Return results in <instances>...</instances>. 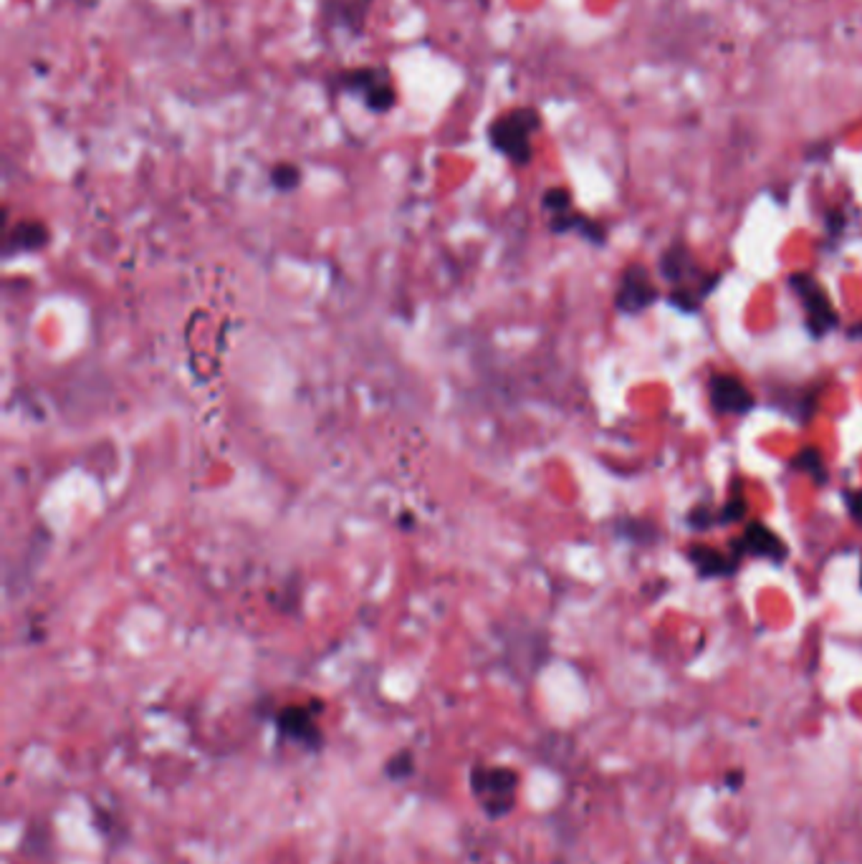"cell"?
<instances>
[{
    "instance_id": "1",
    "label": "cell",
    "mask_w": 862,
    "mask_h": 864,
    "mask_svg": "<svg viewBox=\"0 0 862 864\" xmlns=\"http://www.w3.org/2000/svg\"><path fill=\"white\" fill-rule=\"evenodd\" d=\"M542 130V114L531 106L511 109L488 127V142L514 165H529L534 157L531 137Z\"/></svg>"
},
{
    "instance_id": "2",
    "label": "cell",
    "mask_w": 862,
    "mask_h": 864,
    "mask_svg": "<svg viewBox=\"0 0 862 864\" xmlns=\"http://www.w3.org/2000/svg\"><path fill=\"white\" fill-rule=\"evenodd\" d=\"M471 791L483 814L501 819L516 806L518 774L509 766H476L471 771Z\"/></svg>"
},
{
    "instance_id": "3",
    "label": "cell",
    "mask_w": 862,
    "mask_h": 864,
    "mask_svg": "<svg viewBox=\"0 0 862 864\" xmlns=\"http://www.w3.org/2000/svg\"><path fill=\"white\" fill-rule=\"evenodd\" d=\"M319 713H321V703H312V705H304V703L283 705L281 711L276 713V718H273V726H276L279 738L289 741V743L314 748L316 750V748L321 746V741H324L321 728H319Z\"/></svg>"
},
{
    "instance_id": "4",
    "label": "cell",
    "mask_w": 862,
    "mask_h": 864,
    "mask_svg": "<svg viewBox=\"0 0 862 864\" xmlns=\"http://www.w3.org/2000/svg\"><path fill=\"white\" fill-rule=\"evenodd\" d=\"M792 288H795L796 296L802 299L804 309H807V324H810L814 336H825L837 324V314L832 309V301L825 294V288L810 273H795L792 276Z\"/></svg>"
},
{
    "instance_id": "5",
    "label": "cell",
    "mask_w": 862,
    "mask_h": 864,
    "mask_svg": "<svg viewBox=\"0 0 862 864\" xmlns=\"http://www.w3.org/2000/svg\"><path fill=\"white\" fill-rule=\"evenodd\" d=\"M655 299H658V291H655V286H652V281H650L645 268L643 266L628 268L625 276H622V283H620L617 299H614L617 309H620L622 314H637V311L647 309Z\"/></svg>"
},
{
    "instance_id": "6",
    "label": "cell",
    "mask_w": 862,
    "mask_h": 864,
    "mask_svg": "<svg viewBox=\"0 0 862 864\" xmlns=\"http://www.w3.org/2000/svg\"><path fill=\"white\" fill-rule=\"evenodd\" d=\"M711 402L718 412H726V415H744L754 407L751 392L731 374H716L713 377Z\"/></svg>"
},
{
    "instance_id": "7",
    "label": "cell",
    "mask_w": 862,
    "mask_h": 864,
    "mask_svg": "<svg viewBox=\"0 0 862 864\" xmlns=\"http://www.w3.org/2000/svg\"><path fill=\"white\" fill-rule=\"evenodd\" d=\"M51 233L46 228V223L41 220H20L16 223L8 233H5V243H3V250L5 255H18V253H34V250H41L49 246Z\"/></svg>"
},
{
    "instance_id": "8",
    "label": "cell",
    "mask_w": 862,
    "mask_h": 864,
    "mask_svg": "<svg viewBox=\"0 0 862 864\" xmlns=\"http://www.w3.org/2000/svg\"><path fill=\"white\" fill-rule=\"evenodd\" d=\"M733 546H736V551L747 549L748 554L769 559V562H777V564L787 559V544L771 529H766L763 523H751L747 533H744V541L733 544Z\"/></svg>"
},
{
    "instance_id": "9",
    "label": "cell",
    "mask_w": 862,
    "mask_h": 864,
    "mask_svg": "<svg viewBox=\"0 0 862 864\" xmlns=\"http://www.w3.org/2000/svg\"><path fill=\"white\" fill-rule=\"evenodd\" d=\"M688 559H691V564L696 566L700 577H729V574L736 571V564H739V559H726L724 554H718L711 546H691Z\"/></svg>"
},
{
    "instance_id": "10",
    "label": "cell",
    "mask_w": 862,
    "mask_h": 864,
    "mask_svg": "<svg viewBox=\"0 0 862 864\" xmlns=\"http://www.w3.org/2000/svg\"><path fill=\"white\" fill-rule=\"evenodd\" d=\"M384 82H390L387 68H372V67L342 71V74L336 76V83H339L344 91H349V94H360L362 99H365L372 89H377V86Z\"/></svg>"
},
{
    "instance_id": "11",
    "label": "cell",
    "mask_w": 862,
    "mask_h": 864,
    "mask_svg": "<svg viewBox=\"0 0 862 864\" xmlns=\"http://www.w3.org/2000/svg\"><path fill=\"white\" fill-rule=\"evenodd\" d=\"M549 228H551L554 233H572V231H574V233H580L581 238H587V240H592V243H602V240H605V231H602V225L595 223V220H589V217L580 216V213H574V210L562 213V216H551Z\"/></svg>"
},
{
    "instance_id": "12",
    "label": "cell",
    "mask_w": 862,
    "mask_h": 864,
    "mask_svg": "<svg viewBox=\"0 0 862 864\" xmlns=\"http://www.w3.org/2000/svg\"><path fill=\"white\" fill-rule=\"evenodd\" d=\"M660 271L668 281H680L691 271V255L685 248H670L660 258Z\"/></svg>"
},
{
    "instance_id": "13",
    "label": "cell",
    "mask_w": 862,
    "mask_h": 864,
    "mask_svg": "<svg viewBox=\"0 0 862 864\" xmlns=\"http://www.w3.org/2000/svg\"><path fill=\"white\" fill-rule=\"evenodd\" d=\"M365 104L367 109L375 112V114H384V112H390V109L398 104V91H395L392 82H384L380 83L377 89H372V91L365 97Z\"/></svg>"
},
{
    "instance_id": "14",
    "label": "cell",
    "mask_w": 862,
    "mask_h": 864,
    "mask_svg": "<svg viewBox=\"0 0 862 864\" xmlns=\"http://www.w3.org/2000/svg\"><path fill=\"white\" fill-rule=\"evenodd\" d=\"M271 185L281 192H291L301 185V169L291 162H281L271 169Z\"/></svg>"
},
{
    "instance_id": "15",
    "label": "cell",
    "mask_w": 862,
    "mask_h": 864,
    "mask_svg": "<svg viewBox=\"0 0 862 864\" xmlns=\"http://www.w3.org/2000/svg\"><path fill=\"white\" fill-rule=\"evenodd\" d=\"M796 467H802L804 473H810V475L817 478L819 483H827V470H825V460H822L819 450L807 448L804 452H799V458H796Z\"/></svg>"
},
{
    "instance_id": "16",
    "label": "cell",
    "mask_w": 862,
    "mask_h": 864,
    "mask_svg": "<svg viewBox=\"0 0 862 864\" xmlns=\"http://www.w3.org/2000/svg\"><path fill=\"white\" fill-rule=\"evenodd\" d=\"M413 766H415L413 753H410V750H399L398 756H392V758L384 764V774H387L392 782H402L405 776L413 774Z\"/></svg>"
},
{
    "instance_id": "17",
    "label": "cell",
    "mask_w": 862,
    "mask_h": 864,
    "mask_svg": "<svg viewBox=\"0 0 862 864\" xmlns=\"http://www.w3.org/2000/svg\"><path fill=\"white\" fill-rule=\"evenodd\" d=\"M542 202H544V208H547L551 216H562V213L572 210V195L564 187H551V190H547Z\"/></svg>"
},
{
    "instance_id": "18",
    "label": "cell",
    "mask_w": 862,
    "mask_h": 864,
    "mask_svg": "<svg viewBox=\"0 0 862 864\" xmlns=\"http://www.w3.org/2000/svg\"><path fill=\"white\" fill-rule=\"evenodd\" d=\"M747 514V499L741 493H733L731 500L721 508V515H718V523H733V521H741Z\"/></svg>"
},
{
    "instance_id": "19",
    "label": "cell",
    "mask_w": 862,
    "mask_h": 864,
    "mask_svg": "<svg viewBox=\"0 0 862 864\" xmlns=\"http://www.w3.org/2000/svg\"><path fill=\"white\" fill-rule=\"evenodd\" d=\"M670 303L678 306L680 311H696L698 299L696 296H691L688 291H678V288H676V291L670 294Z\"/></svg>"
},
{
    "instance_id": "20",
    "label": "cell",
    "mask_w": 862,
    "mask_h": 864,
    "mask_svg": "<svg viewBox=\"0 0 862 864\" xmlns=\"http://www.w3.org/2000/svg\"><path fill=\"white\" fill-rule=\"evenodd\" d=\"M847 506H850L852 518L862 526V491H852V493L847 496Z\"/></svg>"
},
{
    "instance_id": "21",
    "label": "cell",
    "mask_w": 862,
    "mask_h": 864,
    "mask_svg": "<svg viewBox=\"0 0 862 864\" xmlns=\"http://www.w3.org/2000/svg\"><path fill=\"white\" fill-rule=\"evenodd\" d=\"M688 521H691V526H698V529H706V526L711 523V518H708V511H703V508L693 511Z\"/></svg>"
},
{
    "instance_id": "22",
    "label": "cell",
    "mask_w": 862,
    "mask_h": 864,
    "mask_svg": "<svg viewBox=\"0 0 862 864\" xmlns=\"http://www.w3.org/2000/svg\"><path fill=\"white\" fill-rule=\"evenodd\" d=\"M741 783H744V774L741 771H731L729 776H726V786H729L731 791L741 789Z\"/></svg>"
},
{
    "instance_id": "23",
    "label": "cell",
    "mask_w": 862,
    "mask_h": 864,
    "mask_svg": "<svg viewBox=\"0 0 862 864\" xmlns=\"http://www.w3.org/2000/svg\"><path fill=\"white\" fill-rule=\"evenodd\" d=\"M860 584H862V574H860Z\"/></svg>"
}]
</instances>
